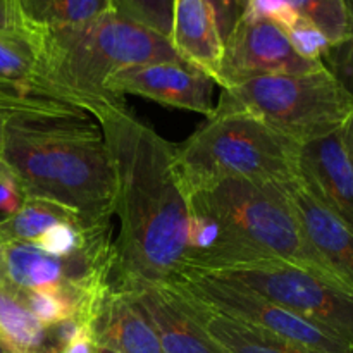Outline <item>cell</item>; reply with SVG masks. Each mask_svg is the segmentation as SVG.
<instances>
[{"label":"cell","mask_w":353,"mask_h":353,"mask_svg":"<svg viewBox=\"0 0 353 353\" xmlns=\"http://www.w3.org/2000/svg\"><path fill=\"white\" fill-rule=\"evenodd\" d=\"M105 138L116 176V216L110 288L168 283L186 264L188 199L176 145L131 112L123 97L92 114Z\"/></svg>","instance_id":"cell-1"},{"label":"cell","mask_w":353,"mask_h":353,"mask_svg":"<svg viewBox=\"0 0 353 353\" xmlns=\"http://www.w3.org/2000/svg\"><path fill=\"white\" fill-rule=\"evenodd\" d=\"M0 162L24 196L52 200L88 228L116 212V176L99 123L76 116H16L7 121Z\"/></svg>","instance_id":"cell-2"},{"label":"cell","mask_w":353,"mask_h":353,"mask_svg":"<svg viewBox=\"0 0 353 353\" xmlns=\"http://www.w3.org/2000/svg\"><path fill=\"white\" fill-rule=\"evenodd\" d=\"M31 37L40 50L50 92L90 114L117 99L107 90V81L116 72L134 65L181 61L168 38L116 12Z\"/></svg>","instance_id":"cell-3"},{"label":"cell","mask_w":353,"mask_h":353,"mask_svg":"<svg viewBox=\"0 0 353 353\" xmlns=\"http://www.w3.org/2000/svg\"><path fill=\"white\" fill-rule=\"evenodd\" d=\"M186 199L188 205L205 210L221 224L230 243L228 254L203 272L257 259H279L345 288L303 238L279 183L223 179L186 193Z\"/></svg>","instance_id":"cell-4"},{"label":"cell","mask_w":353,"mask_h":353,"mask_svg":"<svg viewBox=\"0 0 353 353\" xmlns=\"http://www.w3.org/2000/svg\"><path fill=\"white\" fill-rule=\"evenodd\" d=\"M299 143L234 110H214L183 143L176 145L186 193L223 179L286 183L299 178Z\"/></svg>","instance_id":"cell-5"},{"label":"cell","mask_w":353,"mask_h":353,"mask_svg":"<svg viewBox=\"0 0 353 353\" xmlns=\"http://www.w3.org/2000/svg\"><path fill=\"white\" fill-rule=\"evenodd\" d=\"M352 109L353 97L326 68L223 88L214 107L248 114L299 145L340 130Z\"/></svg>","instance_id":"cell-6"},{"label":"cell","mask_w":353,"mask_h":353,"mask_svg":"<svg viewBox=\"0 0 353 353\" xmlns=\"http://www.w3.org/2000/svg\"><path fill=\"white\" fill-rule=\"evenodd\" d=\"M114 265L112 224L95 228L86 243L65 257L45 254L33 243H0V285L43 290L64 296L76 319L90 324L110 290Z\"/></svg>","instance_id":"cell-7"},{"label":"cell","mask_w":353,"mask_h":353,"mask_svg":"<svg viewBox=\"0 0 353 353\" xmlns=\"http://www.w3.org/2000/svg\"><path fill=\"white\" fill-rule=\"evenodd\" d=\"M203 274L245 286L333 331L353 347V293L314 272L279 259H257Z\"/></svg>","instance_id":"cell-8"},{"label":"cell","mask_w":353,"mask_h":353,"mask_svg":"<svg viewBox=\"0 0 353 353\" xmlns=\"http://www.w3.org/2000/svg\"><path fill=\"white\" fill-rule=\"evenodd\" d=\"M168 283L209 309L261 327L305 353H353L352 345L336 333L245 286L221 281L195 269H183Z\"/></svg>","instance_id":"cell-9"},{"label":"cell","mask_w":353,"mask_h":353,"mask_svg":"<svg viewBox=\"0 0 353 353\" xmlns=\"http://www.w3.org/2000/svg\"><path fill=\"white\" fill-rule=\"evenodd\" d=\"M324 68L296 54L285 31L265 17L243 12L224 40L216 85L221 88L274 74H303Z\"/></svg>","instance_id":"cell-10"},{"label":"cell","mask_w":353,"mask_h":353,"mask_svg":"<svg viewBox=\"0 0 353 353\" xmlns=\"http://www.w3.org/2000/svg\"><path fill=\"white\" fill-rule=\"evenodd\" d=\"M216 83L185 61L154 62L116 72L107 81L112 95H137L162 105L210 117L214 114Z\"/></svg>","instance_id":"cell-11"},{"label":"cell","mask_w":353,"mask_h":353,"mask_svg":"<svg viewBox=\"0 0 353 353\" xmlns=\"http://www.w3.org/2000/svg\"><path fill=\"white\" fill-rule=\"evenodd\" d=\"M302 185L353 231V168L341 128L299 147Z\"/></svg>","instance_id":"cell-12"},{"label":"cell","mask_w":353,"mask_h":353,"mask_svg":"<svg viewBox=\"0 0 353 353\" xmlns=\"http://www.w3.org/2000/svg\"><path fill=\"white\" fill-rule=\"evenodd\" d=\"M299 219L303 238L353 293V231L327 210L299 178L279 183Z\"/></svg>","instance_id":"cell-13"},{"label":"cell","mask_w":353,"mask_h":353,"mask_svg":"<svg viewBox=\"0 0 353 353\" xmlns=\"http://www.w3.org/2000/svg\"><path fill=\"white\" fill-rule=\"evenodd\" d=\"M128 292L147 314L164 353H224L168 283H145Z\"/></svg>","instance_id":"cell-14"},{"label":"cell","mask_w":353,"mask_h":353,"mask_svg":"<svg viewBox=\"0 0 353 353\" xmlns=\"http://www.w3.org/2000/svg\"><path fill=\"white\" fill-rule=\"evenodd\" d=\"M169 41L181 61L205 72L214 83L217 81L224 55V40L217 28L214 10L205 0L172 2Z\"/></svg>","instance_id":"cell-15"},{"label":"cell","mask_w":353,"mask_h":353,"mask_svg":"<svg viewBox=\"0 0 353 353\" xmlns=\"http://www.w3.org/2000/svg\"><path fill=\"white\" fill-rule=\"evenodd\" d=\"M92 330L100 348L114 353H164L147 314L131 292L109 290Z\"/></svg>","instance_id":"cell-16"},{"label":"cell","mask_w":353,"mask_h":353,"mask_svg":"<svg viewBox=\"0 0 353 353\" xmlns=\"http://www.w3.org/2000/svg\"><path fill=\"white\" fill-rule=\"evenodd\" d=\"M171 288L178 293L190 316L203 327V331L224 353H305L261 327L216 312L199 300L176 290L174 286Z\"/></svg>","instance_id":"cell-17"},{"label":"cell","mask_w":353,"mask_h":353,"mask_svg":"<svg viewBox=\"0 0 353 353\" xmlns=\"http://www.w3.org/2000/svg\"><path fill=\"white\" fill-rule=\"evenodd\" d=\"M0 345L7 353H61L52 326L30 312L17 292L0 285Z\"/></svg>","instance_id":"cell-18"},{"label":"cell","mask_w":353,"mask_h":353,"mask_svg":"<svg viewBox=\"0 0 353 353\" xmlns=\"http://www.w3.org/2000/svg\"><path fill=\"white\" fill-rule=\"evenodd\" d=\"M28 34L62 30L114 12L112 0H12Z\"/></svg>","instance_id":"cell-19"},{"label":"cell","mask_w":353,"mask_h":353,"mask_svg":"<svg viewBox=\"0 0 353 353\" xmlns=\"http://www.w3.org/2000/svg\"><path fill=\"white\" fill-rule=\"evenodd\" d=\"M0 81L57 99L43 76L37 41L28 33L0 34Z\"/></svg>","instance_id":"cell-20"},{"label":"cell","mask_w":353,"mask_h":353,"mask_svg":"<svg viewBox=\"0 0 353 353\" xmlns=\"http://www.w3.org/2000/svg\"><path fill=\"white\" fill-rule=\"evenodd\" d=\"M61 223H76L86 226L78 214L61 203L37 199V196H24L19 209L0 221V243H9V241L33 243L45 231Z\"/></svg>","instance_id":"cell-21"},{"label":"cell","mask_w":353,"mask_h":353,"mask_svg":"<svg viewBox=\"0 0 353 353\" xmlns=\"http://www.w3.org/2000/svg\"><path fill=\"white\" fill-rule=\"evenodd\" d=\"M83 112L85 110L71 103L50 99L12 83L0 81V145L7 121L16 116H76Z\"/></svg>","instance_id":"cell-22"},{"label":"cell","mask_w":353,"mask_h":353,"mask_svg":"<svg viewBox=\"0 0 353 353\" xmlns=\"http://www.w3.org/2000/svg\"><path fill=\"white\" fill-rule=\"evenodd\" d=\"M300 17L312 23L331 45L340 43L350 34L347 0H281Z\"/></svg>","instance_id":"cell-23"},{"label":"cell","mask_w":353,"mask_h":353,"mask_svg":"<svg viewBox=\"0 0 353 353\" xmlns=\"http://www.w3.org/2000/svg\"><path fill=\"white\" fill-rule=\"evenodd\" d=\"M174 0H112L114 12L169 40Z\"/></svg>","instance_id":"cell-24"},{"label":"cell","mask_w":353,"mask_h":353,"mask_svg":"<svg viewBox=\"0 0 353 353\" xmlns=\"http://www.w3.org/2000/svg\"><path fill=\"white\" fill-rule=\"evenodd\" d=\"M281 28L288 37L290 43L295 48L300 57L307 61L323 62L324 54L331 47L330 40L307 19L300 17L299 14H293Z\"/></svg>","instance_id":"cell-25"},{"label":"cell","mask_w":353,"mask_h":353,"mask_svg":"<svg viewBox=\"0 0 353 353\" xmlns=\"http://www.w3.org/2000/svg\"><path fill=\"white\" fill-rule=\"evenodd\" d=\"M14 292H17L24 305L43 326H54L62 321L76 319L71 303L57 293L43 292V290H14Z\"/></svg>","instance_id":"cell-26"},{"label":"cell","mask_w":353,"mask_h":353,"mask_svg":"<svg viewBox=\"0 0 353 353\" xmlns=\"http://www.w3.org/2000/svg\"><path fill=\"white\" fill-rule=\"evenodd\" d=\"M103 226V224H100ZM99 226L86 228L83 224L76 223H61L52 226L50 230L45 231L41 236L33 241L40 250L45 254L55 255V257H65V255L74 254L76 250L83 247L92 234V231Z\"/></svg>","instance_id":"cell-27"},{"label":"cell","mask_w":353,"mask_h":353,"mask_svg":"<svg viewBox=\"0 0 353 353\" xmlns=\"http://www.w3.org/2000/svg\"><path fill=\"white\" fill-rule=\"evenodd\" d=\"M347 6L350 16V34L343 41L327 48L323 64L353 97V0H347Z\"/></svg>","instance_id":"cell-28"},{"label":"cell","mask_w":353,"mask_h":353,"mask_svg":"<svg viewBox=\"0 0 353 353\" xmlns=\"http://www.w3.org/2000/svg\"><path fill=\"white\" fill-rule=\"evenodd\" d=\"M205 2L214 10L221 37H223V40H226L228 34L233 31L234 24L238 23V19L243 14V9L240 7L238 0H205Z\"/></svg>","instance_id":"cell-29"},{"label":"cell","mask_w":353,"mask_h":353,"mask_svg":"<svg viewBox=\"0 0 353 353\" xmlns=\"http://www.w3.org/2000/svg\"><path fill=\"white\" fill-rule=\"evenodd\" d=\"M23 200L24 195L17 186L16 179L0 162V212H3L6 216L16 212Z\"/></svg>","instance_id":"cell-30"},{"label":"cell","mask_w":353,"mask_h":353,"mask_svg":"<svg viewBox=\"0 0 353 353\" xmlns=\"http://www.w3.org/2000/svg\"><path fill=\"white\" fill-rule=\"evenodd\" d=\"M100 347L95 340V334L90 324H83L74 336L65 343L61 353H99Z\"/></svg>","instance_id":"cell-31"},{"label":"cell","mask_w":353,"mask_h":353,"mask_svg":"<svg viewBox=\"0 0 353 353\" xmlns=\"http://www.w3.org/2000/svg\"><path fill=\"white\" fill-rule=\"evenodd\" d=\"M26 33L17 17L12 0H0V34Z\"/></svg>","instance_id":"cell-32"},{"label":"cell","mask_w":353,"mask_h":353,"mask_svg":"<svg viewBox=\"0 0 353 353\" xmlns=\"http://www.w3.org/2000/svg\"><path fill=\"white\" fill-rule=\"evenodd\" d=\"M341 138H343L345 148L348 152V157H350L352 168H353V109L350 112V116L347 117V121L341 126Z\"/></svg>","instance_id":"cell-33"},{"label":"cell","mask_w":353,"mask_h":353,"mask_svg":"<svg viewBox=\"0 0 353 353\" xmlns=\"http://www.w3.org/2000/svg\"><path fill=\"white\" fill-rule=\"evenodd\" d=\"M238 3H240V7L241 9H247V3H248V0H238Z\"/></svg>","instance_id":"cell-34"},{"label":"cell","mask_w":353,"mask_h":353,"mask_svg":"<svg viewBox=\"0 0 353 353\" xmlns=\"http://www.w3.org/2000/svg\"><path fill=\"white\" fill-rule=\"evenodd\" d=\"M99 353H114V352H109V350H105V348H100Z\"/></svg>","instance_id":"cell-35"},{"label":"cell","mask_w":353,"mask_h":353,"mask_svg":"<svg viewBox=\"0 0 353 353\" xmlns=\"http://www.w3.org/2000/svg\"><path fill=\"white\" fill-rule=\"evenodd\" d=\"M0 353H7L6 350H3V347H2V345H0Z\"/></svg>","instance_id":"cell-36"}]
</instances>
